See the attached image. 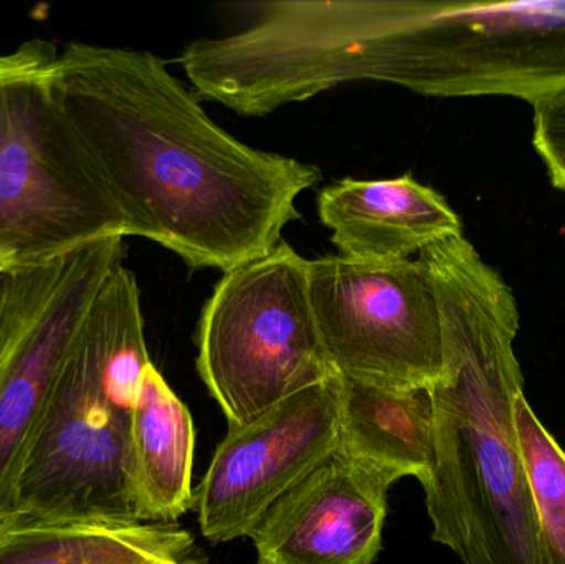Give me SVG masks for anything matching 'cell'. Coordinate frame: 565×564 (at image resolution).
Listing matches in <instances>:
<instances>
[{
    "mask_svg": "<svg viewBox=\"0 0 565 564\" xmlns=\"http://www.w3.org/2000/svg\"><path fill=\"white\" fill-rule=\"evenodd\" d=\"M56 92L111 188L128 237L192 268L227 272L270 254L316 166L238 141L149 52L70 42Z\"/></svg>",
    "mask_w": 565,
    "mask_h": 564,
    "instance_id": "obj_1",
    "label": "cell"
},
{
    "mask_svg": "<svg viewBox=\"0 0 565 564\" xmlns=\"http://www.w3.org/2000/svg\"><path fill=\"white\" fill-rule=\"evenodd\" d=\"M437 298L444 373L431 384V540L461 564H536V517L516 429L524 377L513 290L463 237L418 255Z\"/></svg>",
    "mask_w": 565,
    "mask_h": 564,
    "instance_id": "obj_2",
    "label": "cell"
},
{
    "mask_svg": "<svg viewBox=\"0 0 565 564\" xmlns=\"http://www.w3.org/2000/svg\"><path fill=\"white\" fill-rule=\"evenodd\" d=\"M151 364L138 281L119 264L60 371L12 510L46 519L139 522L132 423Z\"/></svg>",
    "mask_w": 565,
    "mask_h": 564,
    "instance_id": "obj_3",
    "label": "cell"
},
{
    "mask_svg": "<svg viewBox=\"0 0 565 564\" xmlns=\"http://www.w3.org/2000/svg\"><path fill=\"white\" fill-rule=\"evenodd\" d=\"M58 50L0 53V252L12 267L128 237L125 214L53 82Z\"/></svg>",
    "mask_w": 565,
    "mask_h": 564,
    "instance_id": "obj_4",
    "label": "cell"
},
{
    "mask_svg": "<svg viewBox=\"0 0 565 564\" xmlns=\"http://www.w3.org/2000/svg\"><path fill=\"white\" fill-rule=\"evenodd\" d=\"M309 260L281 241L227 272L202 310L198 371L228 427L338 376L309 300Z\"/></svg>",
    "mask_w": 565,
    "mask_h": 564,
    "instance_id": "obj_5",
    "label": "cell"
},
{
    "mask_svg": "<svg viewBox=\"0 0 565 564\" xmlns=\"http://www.w3.org/2000/svg\"><path fill=\"white\" fill-rule=\"evenodd\" d=\"M125 252V238L109 237L9 270L0 311V517L13 509L60 371Z\"/></svg>",
    "mask_w": 565,
    "mask_h": 564,
    "instance_id": "obj_6",
    "label": "cell"
},
{
    "mask_svg": "<svg viewBox=\"0 0 565 564\" xmlns=\"http://www.w3.org/2000/svg\"><path fill=\"white\" fill-rule=\"evenodd\" d=\"M308 285L319 337L339 376L395 390L440 380V311L420 262L316 258Z\"/></svg>",
    "mask_w": 565,
    "mask_h": 564,
    "instance_id": "obj_7",
    "label": "cell"
},
{
    "mask_svg": "<svg viewBox=\"0 0 565 564\" xmlns=\"http://www.w3.org/2000/svg\"><path fill=\"white\" fill-rule=\"evenodd\" d=\"M339 434V374L228 427L194 490L202 535L215 545L250 536L282 496L338 453Z\"/></svg>",
    "mask_w": 565,
    "mask_h": 564,
    "instance_id": "obj_8",
    "label": "cell"
},
{
    "mask_svg": "<svg viewBox=\"0 0 565 564\" xmlns=\"http://www.w3.org/2000/svg\"><path fill=\"white\" fill-rule=\"evenodd\" d=\"M430 96H513L531 106L565 95V0H431Z\"/></svg>",
    "mask_w": 565,
    "mask_h": 564,
    "instance_id": "obj_9",
    "label": "cell"
},
{
    "mask_svg": "<svg viewBox=\"0 0 565 564\" xmlns=\"http://www.w3.org/2000/svg\"><path fill=\"white\" fill-rule=\"evenodd\" d=\"M391 486L338 449L255 526L257 564L374 563Z\"/></svg>",
    "mask_w": 565,
    "mask_h": 564,
    "instance_id": "obj_10",
    "label": "cell"
},
{
    "mask_svg": "<svg viewBox=\"0 0 565 564\" xmlns=\"http://www.w3.org/2000/svg\"><path fill=\"white\" fill-rule=\"evenodd\" d=\"M318 214L339 255L362 264L411 260L437 242L463 235L447 199L412 174L342 179L319 192Z\"/></svg>",
    "mask_w": 565,
    "mask_h": 564,
    "instance_id": "obj_11",
    "label": "cell"
},
{
    "mask_svg": "<svg viewBox=\"0 0 565 564\" xmlns=\"http://www.w3.org/2000/svg\"><path fill=\"white\" fill-rule=\"evenodd\" d=\"M198 555L175 523L0 517V564H164Z\"/></svg>",
    "mask_w": 565,
    "mask_h": 564,
    "instance_id": "obj_12",
    "label": "cell"
},
{
    "mask_svg": "<svg viewBox=\"0 0 565 564\" xmlns=\"http://www.w3.org/2000/svg\"><path fill=\"white\" fill-rule=\"evenodd\" d=\"M339 450L395 483L415 477L427 487L435 469V411L430 387L374 386L339 376Z\"/></svg>",
    "mask_w": 565,
    "mask_h": 564,
    "instance_id": "obj_13",
    "label": "cell"
},
{
    "mask_svg": "<svg viewBox=\"0 0 565 564\" xmlns=\"http://www.w3.org/2000/svg\"><path fill=\"white\" fill-rule=\"evenodd\" d=\"M194 421L154 364L142 377L132 423V486L139 522L172 523L194 507Z\"/></svg>",
    "mask_w": 565,
    "mask_h": 564,
    "instance_id": "obj_14",
    "label": "cell"
},
{
    "mask_svg": "<svg viewBox=\"0 0 565 564\" xmlns=\"http://www.w3.org/2000/svg\"><path fill=\"white\" fill-rule=\"evenodd\" d=\"M516 429L536 517V564H565V453L524 394Z\"/></svg>",
    "mask_w": 565,
    "mask_h": 564,
    "instance_id": "obj_15",
    "label": "cell"
},
{
    "mask_svg": "<svg viewBox=\"0 0 565 564\" xmlns=\"http://www.w3.org/2000/svg\"><path fill=\"white\" fill-rule=\"evenodd\" d=\"M533 146L551 184L565 194V95L534 106Z\"/></svg>",
    "mask_w": 565,
    "mask_h": 564,
    "instance_id": "obj_16",
    "label": "cell"
},
{
    "mask_svg": "<svg viewBox=\"0 0 565 564\" xmlns=\"http://www.w3.org/2000/svg\"><path fill=\"white\" fill-rule=\"evenodd\" d=\"M9 270L0 272V311H2L3 297H6L7 280H9Z\"/></svg>",
    "mask_w": 565,
    "mask_h": 564,
    "instance_id": "obj_17",
    "label": "cell"
},
{
    "mask_svg": "<svg viewBox=\"0 0 565 564\" xmlns=\"http://www.w3.org/2000/svg\"><path fill=\"white\" fill-rule=\"evenodd\" d=\"M204 562V560L201 558L199 555L191 556V558L188 560H181V562H172V563H164V564H201Z\"/></svg>",
    "mask_w": 565,
    "mask_h": 564,
    "instance_id": "obj_18",
    "label": "cell"
},
{
    "mask_svg": "<svg viewBox=\"0 0 565 564\" xmlns=\"http://www.w3.org/2000/svg\"><path fill=\"white\" fill-rule=\"evenodd\" d=\"M9 268H12V262L0 252V272L9 270Z\"/></svg>",
    "mask_w": 565,
    "mask_h": 564,
    "instance_id": "obj_19",
    "label": "cell"
},
{
    "mask_svg": "<svg viewBox=\"0 0 565 564\" xmlns=\"http://www.w3.org/2000/svg\"><path fill=\"white\" fill-rule=\"evenodd\" d=\"M201 564H205V562H202Z\"/></svg>",
    "mask_w": 565,
    "mask_h": 564,
    "instance_id": "obj_20",
    "label": "cell"
}]
</instances>
